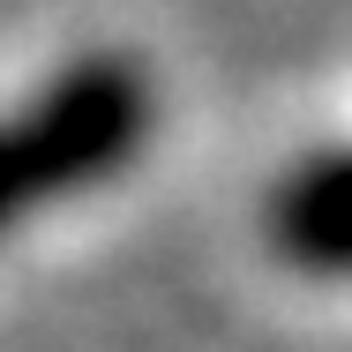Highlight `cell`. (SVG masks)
<instances>
[{"label":"cell","mask_w":352,"mask_h":352,"mask_svg":"<svg viewBox=\"0 0 352 352\" xmlns=\"http://www.w3.org/2000/svg\"><path fill=\"white\" fill-rule=\"evenodd\" d=\"M157 128L150 68L128 53H82L23 113H0V232L120 180Z\"/></svg>","instance_id":"6da1fadb"},{"label":"cell","mask_w":352,"mask_h":352,"mask_svg":"<svg viewBox=\"0 0 352 352\" xmlns=\"http://www.w3.org/2000/svg\"><path fill=\"white\" fill-rule=\"evenodd\" d=\"M270 248L307 278H352V150H315L270 188Z\"/></svg>","instance_id":"7a4b0ae2"}]
</instances>
